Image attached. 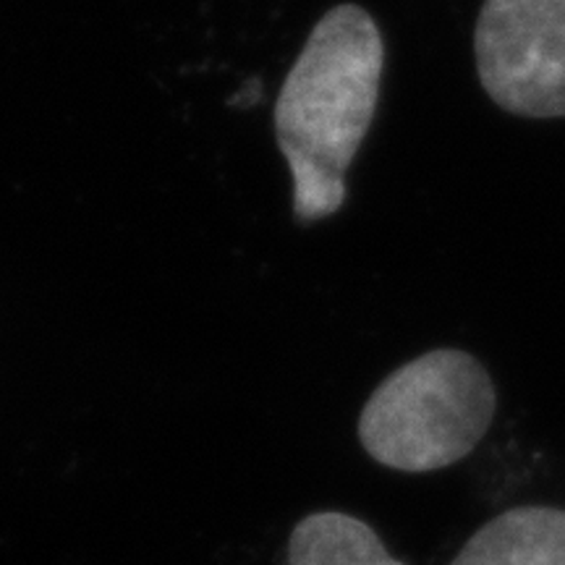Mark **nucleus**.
Returning <instances> with one entry per match:
<instances>
[{"label":"nucleus","instance_id":"4","mask_svg":"<svg viewBox=\"0 0 565 565\" xmlns=\"http://www.w3.org/2000/svg\"><path fill=\"white\" fill-rule=\"evenodd\" d=\"M450 565H565V511L521 505L494 515Z\"/></svg>","mask_w":565,"mask_h":565},{"label":"nucleus","instance_id":"5","mask_svg":"<svg viewBox=\"0 0 565 565\" xmlns=\"http://www.w3.org/2000/svg\"><path fill=\"white\" fill-rule=\"evenodd\" d=\"M291 565H406L356 515L320 511L303 515L288 540Z\"/></svg>","mask_w":565,"mask_h":565},{"label":"nucleus","instance_id":"2","mask_svg":"<svg viewBox=\"0 0 565 565\" xmlns=\"http://www.w3.org/2000/svg\"><path fill=\"white\" fill-rule=\"evenodd\" d=\"M498 393L471 353L437 349L398 366L359 416V440L374 461L422 475L461 461L490 429Z\"/></svg>","mask_w":565,"mask_h":565},{"label":"nucleus","instance_id":"3","mask_svg":"<svg viewBox=\"0 0 565 565\" xmlns=\"http://www.w3.org/2000/svg\"><path fill=\"white\" fill-rule=\"evenodd\" d=\"M475 53L479 82L500 108L565 118V0H484Z\"/></svg>","mask_w":565,"mask_h":565},{"label":"nucleus","instance_id":"1","mask_svg":"<svg viewBox=\"0 0 565 565\" xmlns=\"http://www.w3.org/2000/svg\"><path fill=\"white\" fill-rule=\"evenodd\" d=\"M385 45L377 21L341 3L317 21L282 82L275 139L294 179V215L317 223L345 202V171L370 131L380 100Z\"/></svg>","mask_w":565,"mask_h":565}]
</instances>
